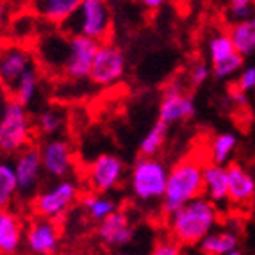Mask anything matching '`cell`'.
<instances>
[{
  "label": "cell",
  "mask_w": 255,
  "mask_h": 255,
  "mask_svg": "<svg viewBox=\"0 0 255 255\" xmlns=\"http://www.w3.org/2000/svg\"><path fill=\"white\" fill-rule=\"evenodd\" d=\"M220 223V209L200 196L166 218L170 238L180 247H198Z\"/></svg>",
  "instance_id": "cell-1"
},
{
  "label": "cell",
  "mask_w": 255,
  "mask_h": 255,
  "mask_svg": "<svg viewBox=\"0 0 255 255\" xmlns=\"http://www.w3.org/2000/svg\"><path fill=\"white\" fill-rule=\"evenodd\" d=\"M204 164L196 155H187L170 168L161 202L164 218L204 195Z\"/></svg>",
  "instance_id": "cell-2"
},
{
  "label": "cell",
  "mask_w": 255,
  "mask_h": 255,
  "mask_svg": "<svg viewBox=\"0 0 255 255\" xmlns=\"http://www.w3.org/2000/svg\"><path fill=\"white\" fill-rule=\"evenodd\" d=\"M170 168L159 157H139L128 171V187L141 205L161 204Z\"/></svg>",
  "instance_id": "cell-3"
},
{
  "label": "cell",
  "mask_w": 255,
  "mask_h": 255,
  "mask_svg": "<svg viewBox=\"0 0 255 255\" xmlns=\"http://www.w3.org/2000/svg\"><path fill=\"white\" fill-rule=\"evenodd\" d=\"M64 34H75L95 43L109 41L113 30L111 7L104 0H81L77 13L63 27Z\"/></svg>",
  "instance_id": "cell-4"
},
{
  "label": "cell",
  "mask_w": 255,
  "mask_h": 255,
  "mask_svg": "<svg viewBox=\"0 0 255 255\" xmlns=\"http://www.w3.org/2000/svg\"><path fill=\"white\" fill-rule=\"evenodd\" d=\"M32 122L25 107L16 102H7L0 118V152L13 155L30 146Z\"/></svg>",
  "instance_id": "cell-5"
},
{
  "label": "cell",
  "mask_w": 255,
  "mask_h": 255,
  "mask_svg": "<svg viewBox=\"0 0 255 255\" xmlns=\"http://www.w3.org/2000/svg\"><path fill=\"white\" fill-rule=\"evenodd\" d=\"M79 184L73 179L57 180L34 196L32 209L38 218L61 221L79 198Z\"/></svg>",
  "instance_id": "cell-6"
},
{
  "label": "cell",
  "mask_w": 255,
  "mask_h": 255,
  "mask_svg": "<svg viewBox=\"0 0 255 255\" xmlns=\"http://www.w3.org/2000/svg\"><path fill=\"white\" fill-rule=\"evenodd\" d=\"M125 68L127 59L124 50L111 41L100 43L91 63L90 81L100 88H111L124 79Z\"/></svg>",
  "instance_id": "cell-7"
},
{
  "label": "cell",
  "mask_w": 255,
  "mask_h": 255,
  "mask_svg": "<svg viewBox=\"0 0 255 255\" xmlns=\"http://www.w3.org/2000/svg\"><path fill=\"white\" fill-rule=\"evenodd\" d=\"M125 175H127V168L118 155L100 153L86 168V182L90 186L91 193L107 195V193L115 191L116 187H120Z\"/></svg>",
  "instance_id": "cell-8"
},
{
  "label": "cell",
  "mask_w": 255,
  "mask_h": 255,
  "mask_svg": "<svg viewBox=\"0 0 255 255\" xmlns=\"http://www.w3.org/2000/svg\"><path fill=\"white\" fill-rule=\"evenodd\" d=\"M36 66V55L27 45L13 41L0 45V84L7 93L21 77Z\"/></svg>",
  "instance_id": "cell-9"
},
{
  "label": "cell",
  "mask_w": 255,
  "mask_h": 255,
  "mask_svg": "<svg viewBox=\"0 0 255 255\" xmlns=\"http://www.w3.org/2000/svg\"><path fill=\"white\" fill-rule=\"evenodd\" d=\"M196 115L195 98L187 93L180 81H171L162 90L159 102V122L168 127L180 122H187Z\"/></svg>",
  "instance_id": "cell-10"
},
{
  "label": "cell",
  "mask_w": 255,
  "mask_h": 255,
  "mask_svg": "<svg viewBox=\"0 0 255 255\" xmlns=\"http://www.w3.org/2000/svg\"><path fill=\"white\" fill-rule=\"evenodd\" d=\"M25 243L30 255H55L61 247V223L47 218H32L25 229Z\"/></svg>",
  "instance_id": "cell-11"
},
{
  "label": "cell",
  "mask_w": 255,
  "mask_h": 255,
  "mask_svg": "<svg viewBox=\"0 0 255 255\" xmlns=\"http://www.w3.org/2000/svg\"><path fill=\"white\" fill-rule=\"evenodd\" d=\"M39 148L43 171L55 180L70 179L75 171V157L68 141L64 139H47L43 141Z\"/></svg>",
  "instance_id": "cell-12"
},
{
  "label": "cell",
  "mask_w": 255,
  "mask_h": 255,
  "mask_svg": "<svg viewBox=\"0 0 255 255\" xmlns=\"http://www.w3.org/2000/svg\"><path fill=\"white\" fill-rule=\"evenodd\" d=\"M98 43L82 36L68 34V54L63 64V73L70 81H84L90 79L91 63L97 54Z\"/></svg>",
  "instance_id": "cell-13"
},
{
  "label": "cell",
  "mask_w": 255,
  "mask_h": 255,
  "mask_svg": "<svg viewBox=\"0 0 255 255\" xmlns=\"http://www.w3.org/2000/svg\"><path fill=\"white\" fill-rule=\"evenodd\" d=\"M97 238L109 250H120L136 239V225L132 223L127 211L118 209L97 225Z\"/></svg>",
  "instance_id": "cell-14"
},
{
  "label": "cell",
  "mask_w": 255,
  "mask_h": 255,
  "mask_svg": "<svg viewBox=\"0 0 255 255\" xmlns=\"http://www.w3.org/2000/svg\"><path fill=\"white\" fill-rule=\"evenodd\" d=\"M13 166H14V175H16L18 193H21V195L25 196L32 195L38 189L43 173L39 148L38 146H27L25 150H21L20 153H16V159H14Z\"/></svg>",
  "instance_id": "cell-15"
},
{
  "label": "cell",
  "mask_w": 255,
  "mask_h": 255,
  "mask_svg": "<svg viewBox=\"0 0 255 255\" xmlns=\"http://www.w3.org/2000/svg\"><path fill=\"white\" fill-rule=\"evenodd\" d=\"M227 184H229V204L247 207L255 198V179L239 162L227 164Z\"/></svg>",
  "instance_id": "cell-16"
},
{
  "label": "cell",
  "mask_w": 255,
  "mask_h": 255,
  "mask_svg": "<svg viewBox=\"0 0 255 255\" xmlns=\"http://www.w3.org/2000/svg\"><path fill=\"white\" fill-rule=\"evenodd\" d=\"M25 227L20 214L11 209L0 211V255H14L23 245Z\"/></svg>",
  "instance_id": "cell-17"
},
{
  "label": "cell",
  "mask_w": 255,
  "mask_h": 255,
  "mask_svg": "<svg viewBox=\"0 0 255 255\" xmlns=\"http://www.w3.org/2000/svg\"><path fill=\"white\" fill-rule=\"evenodd\" d=\"M204 198L218 209L229 204V184H227V166L204 164Z\"/></svg>",
  "instance_id": "cell-18"
},
{
  "label": "cell",
  "mask_w": 255,
  "mask_h": 255,
  "mask_svg": "<svg viewBox=\"0 0 255 255\" xmlns=\"http://www.w3.org/2000/svg\"><path fill=\"white\" fill-rule=\"evenodd\" d=\"M81 0H43L30 4L32 13L52 25L63 27L77 13Z\"/></svg>",
  "instance_id": "cell-19"
},
{
  "label": "cell",
  "mask_w": 255,
  "mask_h": 255,
  "mask_svg": "<svg viewBox=\"0 0 255 255\" xmlns=\"http://www.w3.org/2000/svg\"><path fill=\"white\" fill-rule=\"evenodd\" d=\"M227 34L234 45L236 54L241 55L243 59L255 55V14L248 20L230 23Z\"/></svg>",
  "instance_id": "cell-20"
},
{
  "label": "cell",
  "mask_w": 255,
  "mask_h": 255,
  "mask_svg": "<svg viewBox=\"0 0 255 255\" xmlns=\"http://www.w3.org/2000/svg\"><path fill=\"white\" fill-rule=\"evenodd\" d=\"M239 232L234 229L214 230L198 245L204 255H229L239 250Z\"/></svg>",
  "instance_id": "cell-21"
},
{
  "label": "cell",
  "mask_w": 255,
  "mask_h": 255,
  "mask_svg": "<svg viewBox=\"0 0 255 255\" xmlns=\"http://www.w3.org/2000/svg\"><path fill=\"white\" fill-rule=\"evenodd\" d=\"M238 136L234 132H220L213 139L209 141V162L218 166H227L230 164V159L234 155L236 148H238Z\"/></svg>",
  "instance_id": "cell-22"
},
{
  "label": "cell",
  "mask_w": 255,
  "mask_h": 255,
  "mask_svg": "<svg viewBox=\"0 0 255 255\" xmlns=\"http://www.w3.org/2000/svg\"><path fill=\"white\" fill-rule=\"evenodd\" d=\"M39 82H41V75H39L38 66L25 73L20 81L14 84V88L9 91V97L13 98V102L20 104L21 107H29L34 102L36 97L39 93Z\"/></svg>",
  "instance_id": "cell-23"
},
{
  "label": "cell",
  "mask_w": 255,
  "mask_h": 255,
  "mask_svg": "<svg viewBox=\"0 0 255 255\" xmlns=\"http://www.w3.org/2000/svg\"><path fill=\"white\" fill-rule=\"evenodd\" d=\"M82 209H84L86 216L90 218L95 223H100L106 218H109L111 214H115L118 211V202L113 196L107 195H97V193H90L82 198Z\"/></svg>",
  "instance_id": "cell-24"
},
{
  "label": "cell",
  "mask_w": 255,
  "mask_h": 255,
  "mask_svg": "<svg viewBox=\"0 0 255 255\" xmlns=\"http://www.w3.org/2000/svg\"><path fill=\"white\" fill-rule=\"evenodd\" d=\"M34 127L41 136L55 139V136L61 134L66 127V115H64V111L57 109V107H47L38 113Z\"/></svg>",
  "instance_id": "cell-25"
},
{
  "label": "cell",
  "mask_w": 255,
  "mask_h": 255,
  "mask_svg": "<svg viewBox=\"0 0 255 255\" xmlns=\"http://www.w3.org/2000/svg\"><path fill=\"white\" fill-rule=\"evenodd\" d=\"M18 195L16 175L11 161L0 159V211L9 209Z\"/></svg>",
  "instance_id": "cell-26"
},
{
  "label": "cell",
  "mask_w": 255,
  "mask_h": 255,
  "mask_svg": "<svg viewBox=\"0 0 255 255\" xmlns=\"http://www.w3.org/2000/svg\"><path fill=\"white\" fill-rule=\"evenodd\" d=\"M168 125L162 122H155L148 132H146L143 139L139 141V153L141 157H157V153L162 150L168 139Z\"/></svg>",
  "instance_id": "cell-27"
},
{
  "label": "cell",
  "mask_w": 255,
  "mask_h": 255,
  "mask_svg": "<svg viewBox=\"0 0 255 255\" xmlns=\"http://www.w3.org/2000/svg\"><path fill=\"white\" fill-rule=\"evenodd\" d=\"M232 54H236L234 45H232V41H230L229 34H227L225 30H216V32L207 39V57H209V64H211V66L229 59Z\"/></svg>",
  "instance_id": "cell-28"
},
{
  "label": "cell",
  "mask_w": 255,
  "mask_h": 255,
  "mask_svg": "<svg viewBox=\"0 0 255 255\" xmlns=\"http://www.w3.org/2000/svg\"><path fill=\"white\" fill-rule=\"evenodd\" d=\"M245 68V59L239 54H232L229 59L221 61L211 66V73L218 81H229L234 75H239V72Z\"/></svg>",
  "instance_id": "cell-29"
},
{
  "label": "cell",
  "mask_w": 255,
  "mask_h": 255,
  "mask_svg": "<svg viewBox=\"0 0 255 255\" xmlns=\"http://www.w3.org/2000/svg\"><path fill=\"white\" fill-rule=\"evenodd\" d=\"M225 14L230 20V23L248 20L255 14V2L254 0H230L227 4Z\"/></svg>",
  "instance_id": "cell-30"
},
{
  "label": "cell",
  "mask_w": 255,
  "mask_h": 255,
  "mask_svg": "<svg viewBox=\"0 0 255 255\" xmlns=\"http://www.w3.org/2000/svg\"><path fill=\"white\" fill-rule=\"evenodd\" d=\"M211 77H213V73H211V64L205 63V61H196L191 68H189V73H187L189 84L195 86V88L204 86Z\"/></svg>",
  "instance_id": "cell-31"
},
{
  "label": "cell",
  "mask_w": 255,
  "mask_h": 255,
  "mask_svg": "<svg viewBox=\"0 0 255 255\" xmlns=\"http://www.w3.org/2000/svg\"><path fill=\"white\" fill-rule=\"evenodd\" d=\"M152 255H182V247L168 236V238H161L159 241H155Z\"/></svg>",
  "instance_id": "cell-32"
},
{
  "label": "cell",
  "mask_w": 255,
  "mask_h": 255,
  "mask_svg": "<svg viewBox=\"0 0 255 255\" xmlns=\"http://www.w3.org/2000/svg\"><path fill=\"white\" fill-rule=\"evenodd\" d=\"M236 88L243 93L255 90V66H245L239 72L238 81H236Z\"/></svg>",
  "instance_id": "cell-33"
},
{
  "label": "cell",
  "mask_w": 255,
  "mask_h": 255,
  "mask_svg": "<svg viewBox=\"0 0 255 255\" xmlns=\"http://www.w3.org/2000/svg\"><path fill=\"white\" fill-rule=\"evenodd\" d=\"M9 23H11V7L5 2H0V36L7 32Z\"/></svg>",
  "instance_id": "cell-34"
},
{
  "label": "cell",
  "mask_w": 255,
  "mask_h": 255,
  "mask_svg": "<svg viewBox=\"0 0 255 255\" xmlns=\"http://www.w3.org/2000/svg\"><path fill=\"white\" fill-rule=\"evenodd\" d=\"M230 100L236 104V106H239V107H243L245 104H247V93H243V91H239L238 88H232L230 90Z\"/></svg>",
  "instance_id": "cell-35"
},
{
  "label": "cell",
  "mask_w": 255,
  "mask_h": 255,
  "mask_svg": "<svg viewBox=\"0 0 255 255\" xmlns=\"http://www.w3.org/2000/svg\"><path fill=\"white\" fill-rule=\"evenodd\" d=\"M164 5V0H145L143 2V7L146 9H159Z\"/></svg>",
  "instance_id": "cell-36"
},
{
  "label": "cell",
  "mask_w": 255,
  "mask_h": 255,
  "mask_svg": "<svg viewBox=\"0 0 255 255\" xmlns=\"http://www.w3.org/2000/svg\"><path fill=\"white\" fill-rule=\"evenodd\" d=\"M55 255H93V254H90V252L86 250H75V252H59V254Z\"/></svg>",
  "instance_id": "cell-37"
},
{
  "label": "cell",
  "mask_w": 255,
  "mask_h": 255,
  "mask_svg": "<svg viewBox=\"0 0 255 255\" xmlns=\"http://www.w3.org/2000/svg\"><path fill=\"white\" fill-rule=\"evenodd\" d=\"M229 255H245L241 250H236V252H232V254H229Z\"/></svg>",
  "instance_id": "cell-38"
},
{
  "label": "cell",
  "mask_w": 255,
  "mask_h": 255,
  "mask_svg": "<svg viewBox=\"0 0 255 255\" xmlns=\"http://www.w3.org/2000/svg\"><path fill=\"white\" fill-rule=\"evenodd\" d=\"M118 255H134V254H127V252H122V254H118Z\"/></svg>",
  "instance_id": "cell-39"
}]
</instances>
